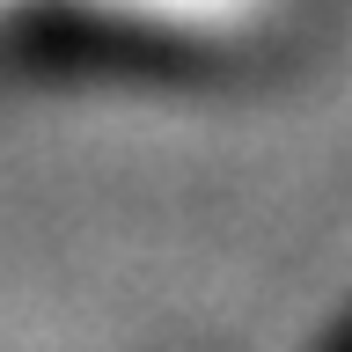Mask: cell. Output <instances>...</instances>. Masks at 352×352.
Here are the masks:
<instances>
[{
	"label": "cell",
	"mask_w": 352,
	"mask_h": 352,
	"mask_svg": "<svg viewBox=\"0 0 352 352\" xmlns=\"http://www.w3.org/2000/svg\"><path fill=\"white\" fill-rule=\"evenodd\" d=\"M279 0H0V22H88V30H132V37L176 44H228L272 22Z\"/></svg>",
	"instance_id": "6da1fadb"
}]
</instances>
